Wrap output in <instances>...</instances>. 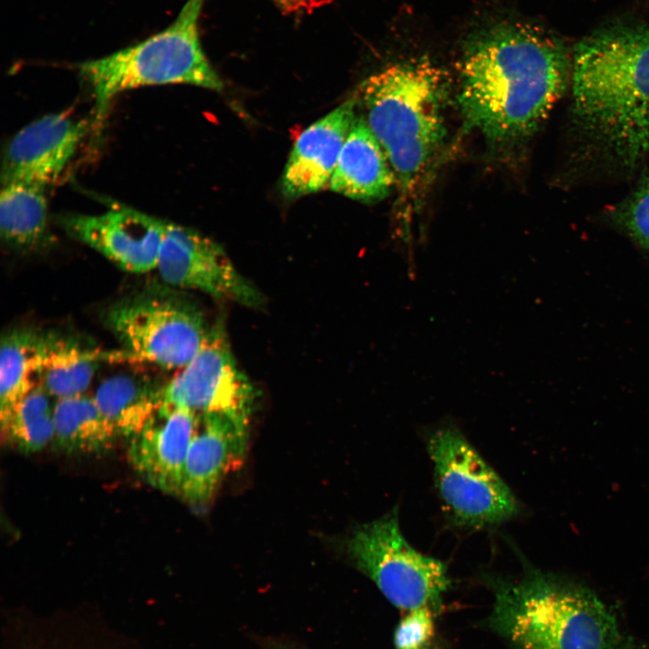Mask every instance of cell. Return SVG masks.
<instances>
[{
	"label": "cell",
	"instance_id": "14",
	"mask_svg": "<svg viewBox=\"0 0 649 649\" xmlns=\"http://www.w3.org/2000/svg\"><path fill=\"white\" fill-rule=\"evenodd\" d=\"M197 425L198 415L162 402L143 428L131 437L128 455L133 467L153 488L179 497L187 454Z\"/></svg>",
	"mask_w": 649,
	"mask_h": 649
},
{
	"label": "cell",
	"instance_id": "22",
	"mask_svg": "<svg viewBox=\"0 0 649 649\" xmlns=\"http://www.w3.org/2000/svg\"><path fill=\"white\" fill-rule=\"evenodd\" d=\"M50 395L39 384L1 423L2 439L25 453L43 449L54 435L53 407Z\"/></svg>",
	"mask_w": 649,
	"mask_h": 649
},
{
	"label": "cell",
	"instance_id": "6",
	"mask_svg": "<svg viewBox=\"0 0 649 649\" xmlns=\"http://www.w3.org/2000/svg\"><path fill=\"white\" fill-rule=\"evenodd\" d=\"M426 440L442 507L454 526L484 529L519 515L509 487L455 425L437 426Z\"/></svg>",
	"mask_w": 649,
	"mask_h": 649
},
{
	"label": "cell",
	"instance_id": "9",
	"mask_svg": "<svg viewBox=\"0 0 649 649\" xmlns=\"http://www.w3.org/2000/svg\"><path fill=\"white\" fill-rule=\"evenodd\" d=\"M254 388L238 368L223 321L211 326L196 356L167 382L162 402L197 415L251 416Z\"/></svg>",
	"mask_w": 649,
	"mask_h": 649
},
{
	"label": "cell",
	"instance_id": "21",
	"mask_svg": "<svg viewBox=\"0 0 649 649\" xmlns=\"http://www.w3.org/2000/svg\"><path fill=\"white\" fill-rule=\"evenodd\" d=\"M40 333L14 329L3 334L0 343V421L37 385Z\"/></svg>",
	"mask_w": 649,
	"mask_h": 649
},
{
	"label": "cell",
	"instance_id": "2",
	"mask_svg": "<svg viewBox=\"0 0 649 649\" xmlns=\"http://www.w3.org/2000/svg\"><path fill=\"white\" fill-rule=\"evenodd\" d=\"M448 91L447 74L425 57L390 63L360 88L367 123L395 175L402 239L410 238L411 215L443 142Z\"/></svg>",
	"mask_w": 649,
	"mask_h": 649
},
{
	"label": "cell",
	"instance_id": "5",
	"mask_svg": "<svg viewBox=\"0 0 649 649\" xmlns=\"http://www.w3.org/2000/svg\"><path fill=\"white\" fill-rule=\"evenodd\" d=\"M203 0H187L175 21L148 39L105 57L77 65L94 97L101 122L119 94L148 86L188 84L219 91L224 85L201 46Z\"/></svg>",
	"mask_w": 649,
	"mask_h": 649
},
{
	"label": "cell",
	"instance_id": "23",
	"mask_svg": "<svg viewBox=\"0 0 649 649\" xmlns=\"http://www.w3.org/2000/svg\"><path fill=\"white\" fill-rule=\"evenodd\" d=\"M613 216L619 228L649 254V178L620 204Z\"/></svg>",
	"mask_w": 649,
	"mask_h": 649
},
{
	"label": "cell",
	"instance_id": "18",
	"mask_svg": "<svg viewBox=\"0 0 649 649\" xmlns=\"http://www.w3.org/2000/svg\"><path fill=\"white\" fill-rule=\"evenodd\" d=\"M166 383L144 375L120 373L104 380L94 398L118 435L131 438L161 405Z\"/></svg>",
	"mask_w": 649,
	"mask_h": 649
},
{
	"label": "cell",
	"instance_id": "27",
	"mask_svg": "<svg viewBox=\"0 0 649 649\" xmlns=\"http://www.w3.org/2000/svg\"><path fill=\"white\" fill-rule=\"evenodd\" d=\"M274 1L277 2L280 5V4L282 3L283 0H274Z\"/></svg>",
	"mask_w": 649,
	"mask_h": 649
},
{
	"label": "cell",
	"instance_id": "15",
	"mask_svg": "<svg viewBox=\"0 0 649 649\" xmlns=\"http://www.w3.org/2000/svg\"><path fill=\"white\" fill-rule=\"evenodd\" d=\"M356 102L355 97L348 99L301 133L282 177L285 195L298 197L329 184L355 118Z\"/></svg>",
	"mask_w": 649,
	"mask_h": 649
},
{
	"label": "cell",
	"instance_id": "3",
	"mask_svg": "<svg viewBox=\"0 0 649 649\" xmlns=\"http://www.w3.org/2000/svg\"><path fill=\"white\" fill-rule=\"evenodd\" d=\"M572 114L607 155L634 169L649 153V28L618 26L574 49Z\"/></svg>",
	"mask_w": 649,
	"mask_h": 649
},
{
	"label": "cell",
	"instance_id": "1",
	"mask_svg": "<svg viewBox=\"0 0 649 649\" xmlns=\"http://www.w3.org/2000/svg\"><path fill=\"white\" fill-rule=\"evenodd\" d=\"M571 66L564 45L535 26L504 21L480 31L458 64L466 127L493 144L526 140L564 93Z\"/></svg>",
	"mask_w": 649,
	"mask_h": 649
},
{
	"label": "cell",
	"instance_id": "26",
	"mask_svg": "<svg viewBox=\"0 0 649 649\" xmlns=\"http://www.w3.org/2000/svg\"><path fill=\"white\" fill-rule=\"evenodd\" d=\"M318 0H283L280 6L288 11L311 7Z\"/></svg>",
	"mask_w": 649,
	"mask_h": 649
},
{
	"label": "cell",
	"instance_id": "7",
	"mask_svg": "<svg viewBox=\"0 0 649 649\" xmlns=\"http://www.w3.org/2000/svg\"><path fill=\"white\" fill-rule=\"evenodd\" d=\"M354 566L395 607L409 612L441 606L450 586L446 565L424 554L404 536L398 508L356 528L347 542Z\"/></svg>",
	"mask_w": 649,
	"mask_h": 649
},
{
	"label": "cell",
	"instance_id": "16",
	"mask_svg": "<svg viewBox=\"0 0 649 649\" xmlns=\"http://www.w3.org/2000/svg\"><path fill=\"white\" fill-rule=\"evenodd\" d=\"M329 187L362 202L381 200L396 187L388 158L363 115H355Z\"/></svg>",
	"mask_w": 649,
	"mask_h": 649
},
{
	"label": "cell",
	"instance_id": "12",
	"mask_svg": "<svg viewBox=\"0 0 649 649\" xmlns=\"http://www.w3.org/2000/svg\"><path fill=\"white\" fill-rule=\"evenodd\" d=\"M249 422V416L198 415L178 498L195 507L205 506L214 498L225 477L239 469L245 460Z\"/></svg>",
	"mask_w": 649,
	"mask_h": 649
},
{
	"label": "cell",
	"instance_id": "13",
	"mask_svg": "<svg viewBox=\"0 0 649 649\" xmlns=\"http://www.w3.org/2000/svg\"><path fill=\"white\" fill-rule=\"evenodd\" d=\"M87 132V123L65 112L42 116L11 140L2 183L23 182L46 188L63 172Z\"/></svg>",
	"mask_w": 649,
	"mask_h": 649
},
{
	"label": "cell",
	"instance_id": "8",
	"mask_svg": "<svg viewBox=\"0 0 649 649\" xmlns=\"http://www.w3.org/2000/svg\"><path fill=\"white\" fill-rule=\"evenodd\" d=\"M105 323L125 354L168 370L186 366L211 328L192 301L163 291L143 292L115 303Z\"/></svg>",
	"mask_w": 649,
	"mask_h": 649
},
{
	"label": "cell",
	"instance_id": "20",
	"mask_svg": "<svg viewBox=\"0 0 649 649\" xmlns=\"http://www.w3.org/2000/svg\"><path fill=\"white\" fill-rule=\"evenodd\" d=\"M54 446L72 454L107 450L119 436L94 398L84 394L58 399L53 406Z\"/></svg>",
	"mask_w": 649,
	"mask_h": 649
},
{
	"label": "cell",
	"instance_id": "11",
	"mask_svg": "<svg viewBox=\"0 0 649 649\" xmlns=\"http://www.w3.org/2000/svg\"><path fill=\"white\" fill-rule=\"evenodd\" d=\"M65 231L123 270H156L164 221L126 206H114L99 215L62 217Z\"/></svg>",
	"mask_w": 649,
	"mask_h": 649
},
{
	"label": "cell",
	"instance_id": "24",
	"mask_svg": "<svg viewBox=\"0 0 649 649\" xmlns=\"http://www.w3.org/2000/svg\"><path fill=\"white\" fill-rule=\"evenodd\" d=\"M434 611L421 608L409 612L400 620L394 634L397 649H424L434 635Z\"/></svg>",
	"mask_w": 649,
	"mask_h": 649
},
{
	"label": "cell",
	"instance_id": "4",
	"mask_svg": "<svg viewBox=\"0 0 649 649\" xmlns=\"http://www.w3.org/2000/svg\"><path fill=\"white\" fill-rule=\"evenodd\" d=\"M491 625L518 649H626L614 615L590 590L529 570L494 582Z\"/></svg>",
	"mask_w": 649,
	"mask_h": 649
},
{
	"label": "cell",
	"instance_id": "19",
	"mask_svg": "<svg viewBox=\"0 0 649 649\" xmlns=\"http://www.w3.org/2000/svg\"><path fill=\"white\" fill-rule=\"evenodd\" d=\"M45 188L23 182L2 183L0 234L9 247L32 251L49 239Z\"/></svg>",
	"mask_w": 649,
	"mask_h": 649
},
{
	"label": "cell",
	"instance_id": "17",
	"mask_svg": "<svg viewBox=\"0 0 649 649\" xmlns=\"http://www.w3.org/2000/svg\"><path fill=\"white\" fill-rule=\"evenodd\" d=\"M39 384L58 399L84 394L96 373L101 354L72 338L40 333Z\"/></svg>",
	"mask_w": 649,
	"mask_h": 649
},
{
	"label": "cell",
	"instance_id": "10",
	"mask_svg": "<svg viewBox=\"0 0 649 649\" xmlns=\"http://www.w3.org/2000/svg\"><path fill=\"white\" fill-rule=\"evenodd\" d=\"M156 270L173 287L252 308L264 304L260 290L237 270L218 243L175 223L164 221Z\"/></svg>",
	"mask_w": 649,
	"mask_h": 649
},
{
	"label": "cell",
	"instance_id": "25",
	"mask_svg": "<svg viewBox=\"0 0 649 649\" xmlns=\"http://www.w3.org/2000/svg\"><path fill=\"white\" fill-rule=\"evenodd\" d=\"M264 648L265 649H304L303 647L299 646L294 642L285 640V639H279V638H272L268 639L266 642H264Z\"/></svg>",
	"mask_w": 649,
	"mask_h": 649
}]
</instances>
